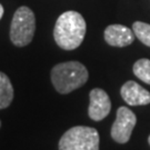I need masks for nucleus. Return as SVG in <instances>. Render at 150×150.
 Segmentation results:
<instances>
[{"label": "nucleus", "instance_id": "nucleus-2", "mask_svg": "<svg viewBox=\"0 0 150 150\" xmlns=\"http://www.w3.org/2000/svg\"><path fill=\"white\" fill-rule=\"evenodd\" d=\"M51 81L59 93L66 95L82 87L89 78L88 70L79 61L56 64L51 70Z\"/></svg>", "mask_w": 150, "mask_h": 150}, {"label": "nucleus", "instance_id": "nucleus-9", "mask_svg": "<svg viewBox=\"0 0 150 150\" xmlns=\"http://www.w3.org/2000/svg\"><path fill=\"white\" fill-rule=\"evenodd\" d=\"M13 100V87L8 76L0 71V110L10 106Z\"/></svg>", "mask_w": 150, "mask_h": 150}, {"label": "nucleus", "instance_id": "nucleus-7", "mask_svg": "<svg viewBox=\"0 0 150 150\" xmlns=\"http://www.w3.org/2000/svg\"><path fill=\"white\" fill-rule=\"evenodd\" d=\"M120 95L129 106H145L150 103V92L134 81H127L120 89Z\"/></svg>", "mask_w": 150, "mask_h": 150}, {"label": "nucleus", "instance_id": "nucleus-13", "mask_svg": "<svg viewBox=\"0 0 150 150\" xmlns=\"http://www.w3.org/2000/svg\"><path fill=\"white\" fill-rule=\"evenodd\" d=\"M148 142H149V145H150V136H149V138H148Z\"/></svg>", "mask_w": 150, "mask_h": 150}, {"label": "nucleus", "instance_id": "nucleus-11", "mask_svg": "<svg viewBox=\"0 0 150 150\" xmlns=\"http://www.w3.org/2000/svg\"><path fill=\"white\" fill-rule=\"evenodd\" d=\"M132 31L141 42L150 47V25L142 21H136L132 25Z\"/></svg>", "mask_w": 150, "mask_h": 150}, {"label": "nucleus", "instance_id": "nucleus-4", "mask_svg": "<svg viewBox=\"0 0 150 150\" xmlns=\"http://www.w3.org/2000/svg\"><path fill=\"white\" fill-rule=\"evenodd\" d=\"M36 30V18L30 8L19 7L13 13L10 26V40L16 47H25L31 42Z\"/></svg>", "mask_w": 150, "mask_h": 150}, {"label": "nucleus", "instance_id": "nucleus-14", "mask_svg": "<svg viewBox=\"0 0 150 150\" xmlns=\"http://www.w3.org/2000/svg\"><path fill=\"white\" fill-rule=\"evenodd\" d=\"M0 126H1V121H0Z\"/></svg>", "mask_w": 150, "mask_h": 150}, {"label": "nucleus", "instance_id": "nucleus-3", "mask_svg": "<svg viewBox=\"0 0 150 150\" xmlns=\"http://www.w3.org/2000/svg\"><path fill=\"white\" fill-rule=\"evenodd\" d=\"M99 134L95 128L76 126L59 140V150H99Z\"/></svg>", "mask_w": 150, "mask_h": 150}, {"label": "nucleus", "instance_id": "nucleus-10", "mask_svg": "<svg viewBox=\"0 0 150 150\" xmlns=\"http://www.w3.org/2000/svg\"><path fill=\"white\" fill-rule=\"evenodd\" d=\"M134 74L137 78L144 81L147 85H150V60L142 58L137 60L134 64Z\"/></svg>", "mask_w": 150, "mask_h": 150}, {"label": "nucleus", "instance_id": "nucleus-12", "mask_svg": "<svg viewBox=\"0 0 150 150\" xmlns=\"http://www.w3.org/2000/svg\"><path fill=\"white\" fill-rule=\"evenodd\" d=\"M2 16H4V7L2 5H0V19L2 18Z\"/></svg>", "mask_w": 150, "mask_h": 150}, {"label": "nucleus", "instance_id": "nucleus-1", "mask_svg": "<svg viewBox=\"0 0 150 150\" xmlns=\"http://www.w3.org/2000/svg\"><path fill=\"white\" fill-rule=\"evenodd\" d=\"M86 30V21L79 12L66 11L57 19L54 29V41L64 50H74L82 43Z\"/></svg>", "mask_w": 150, "mask_h": 150}, {"label": "nucleus", "instance_id": "nucleus-8", "mask_svg": "<svg viewBox=\"0 0 150 150\" xmlns=\"http://www.w3.org/2000/svg\"><path fill=\"white\" fill-rule=\"evenodd\" d=\"M134 33L122 25H110L105 30V40L112 47H126L134 42Z\"/></svg>", "mask_w": 150, "mask_h": 150}, {"label": "nucleus", "instance_id": "nucleus-6", "mask_svg": "<svg viewBox=\"0 0 150 150\" xmlns=\"http://www.w3.org/2000/svg\"><path fill=\"white\" fill-rule=\"evenodd\" d=\"M90 103L88 115L93 121H100L107 117L111 110V101L108 93L100 88H95L89 93Z\"/></svg>", "mask_w": 150, "mask_h": 150}, {"label": "nucleus", "instance_id": "nucleus-5", "mask_svg": "<svg viewBox=\"0 0 150 150\" xmlns=\"http://www.w3.org/2000/svg\"><path fill=\"white\" fill-rule=\"evenodd\" d=\"M136 123L137 117L129 108L119 107L116 115V120L110 131L111 138L118 144L128 142Z\"/></svg>", "mask_w": 150, "mask_h": 150}]
</instances>
